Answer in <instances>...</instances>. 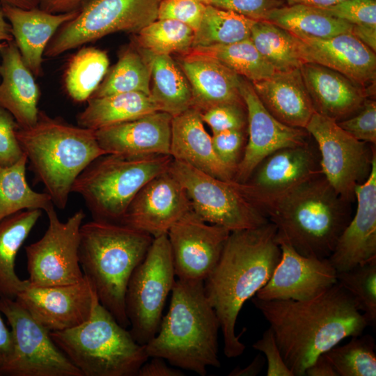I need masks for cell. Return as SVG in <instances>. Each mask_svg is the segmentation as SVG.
<instances>
[{"instance_id": "6da1fadb", "label": "cell", "mask_w": 376, "mask_h": 376, "mask_svg": "<svg viewBox=\"0 0 376 376\" xmlns=\"http://www.w3.org/2000/svg\"><path fill=\"white\" fill-rule=\"evenodd\" d=\"M254 306L269 324L282 357L294 376H304L318 357L369 325L350 295L338 283L304 301L262 300Z\"/></svg>"}, {"instance_id": "7a4b0ae2", "label": "cell", "mask_w": 376, "mask_h": 376, "mask_svg": "<svg viewBox=\"0 0 376 376\" xmlns=\"http://www.w3.org/2000/svg\"><path fill=\"white\" fill-rule=\"evenodd\" d=\"M271 221L258 227L232 231L221 257L204 281L206 297L218 317L228 358L240 356L246 346L235 334L244 304L270 279L281 257Z\"/></svg>"}, {"instance_id": "3957f363", "label": "cell", "mask_w": 376, "mask_h": 376, "mask_svg": "<svg viewBox=\"0 0 376 376\" xmlns=\"http://www.w3.org/2000/svg\"><path fill=\"white\" fill-rule=\"evenodd\" d=\"M253 202L276 226V242H285L306 257L329 258L352 219L351 203L322 173L281 194Z\"/></svg>"}, {"instance_id": "277c9868", "label": "cell", "mask_w": 376, "mask_h": 376, "mask_svg": "<svg viewBox=\"0 0 376 376\" xmlns=\"http://www.w3.org/2000/svg\"><path fill=\"white\" fill-rule=\"evenodd\" d=\"M204 281L177 279L167 314L156 335L145 345L149 357H160L178 368L205 376L221 366L220 324L204 290Z\"/></svg>"}, {"instance_id": "5b68a950", "label": "cell", "mask_w": 376, "mask_h": 376, "mask_svg": "<svg viewBox=\"0 0 376 376\" xmlns=\"http://www.w3.org/2000/svg\"><path fill=\"white\" fill-rule=\"evenodd\" d=\"M154 237L129 226L93 220L80 228L79 260L100 303L123 327L130 322L125 297L130 278Z\"/></svg>"}, {"instance_id": "8992f818", "label": "cell", "mask_w": 376, "mask_h": 376, "mask_svg": "<svg viewBox=\"0 0 376 376\" xmlns=\"http://www.w3.org/2000/svg\"><path fill=\"white\" fill-rule=\"evenodd\" d=\"M16 136L36 178L54 206L65 208L77 176L93 160L107 155L95 130L75 126L39 111L36 123L18 128Z\"/></svg>"}, {"instance_id": "52a82bcc", "label": "cell", "mask_w": 376, "mask_h": 376, "mask_svg": "<svg viewBox=\"0 0 376 376\" xmlns=\"http://www.w3.org/2000/svg\"><path fill=\"white\" fill-rule=\"evenodd\" d=\"M50 335L82 376H136L149 358L145 345L138 343L98 299L86 321Z\"/></svg>"}, {"instance_id": "ba28073f", "label": "cell", "mask_w": 376, "mask_h": 376, "mask_svg": "<svg viewBox=\"0 0 376 376\" xmlns=\"http://www.w3.org/2000/svg\"><path fill=\"white\" fill-rule=\"evenodd\" d=\"M172 161L170 155L136 157L104 155L82 171L71 191L83 198L94 220L121 224L139 191L151 179L168 171Z\"/></svg>"}, {"instance_id": "9c48e42d", "label": "cell", "mask_w": 376, "mask_h": 376, "mask_svg": "<svg viewBox=\"0 0 376 376\" xmlns=\"http://www.w3.org/2000/svg\"><path fill=\"white\" fill-rule=\"evenodd\" d=\"M175 277L167 234L154 237L130 278L125 297L129 331L138 343L147 344L157 333Z\"/></svg>"}, {"instance_id": "30bf717a", "label": "cell", "mask_w": 376, "mask_h": 376, "mask_svg": "<svg viewBox=\"0 0 376 376\" xmlns=\"http://www.w3.org/2000/svg\"><path fill=\"white\" fill-rule=\"evenodd\" d=\"M169 171L185 189L192 210L205 221L230 232L269 221L246 195L242 183L215 178L173 159Z\"/></svg>"}, {"instance_id": "8fae6325", "label": "cell", "mask_w": 376, "mask_h": 376, "mask_svg": "<svg viewBox=\"0 0 376 376\" xmlns=\"http://www.w3.org/2000/svg\"><path fill=\"white\" fill-rule=\"evenodd\" d=\"M160 1L88 0L58 29L44 56L56 57L116 32L136 33L157 19Z\"/></svg>"}, {"instance_id": "7c38bea8", "label": "cell", "mask_w": 376, "mask_h": 376, "mask_svg": "<svg viewBox=\"0 0 376 376\" xmlns=\"http://www.w3.org/2000/svg\"><path fill=\"white\" fill-rule=\"evenodd\" d=\"M13 338V352L0 375L82 376L52 340L50 331L15 299L1 298Z\"/></svg>"}, {"instance_id": "4fadbf2b", "label": "cell", "mask_w": 376, "mask_h": 376, "mask_svg": "<svg viewBox=\"0 0 376 376\" xmlns=\"http://www.w3.org/2000/svg\"><path fill=\"white\" fill-rule=\"evenodd\" d=\"M315 139L321 173L345 200H355V187L368 177L375 148L360 141L334 119L314 112L305 127Z\"/></svg>"}, {"instance_id": "5bb4252c", "label": "cell", "mask_w": 376, "mask_h": 376, "mask_svg": "<svg viewBox=\"0 0 376 376\" xmlns=\"http://www.w3.org/2000/svg\"><path fill=\"white\" fill-rule=\"evenodd\" d=\"M48 227L43 236L25 247L29 284L49 286L74 284L84 278L79 260L81 209L61 221L54 206L45 211Z\"/></svg>"}, {"instance_id": "9a60e30c", "label": "cell", "mask_w": 376, "mask_h": 376, "mask_svg": "<svg viewBox=\"0 0 376 376\" xmlns=\"http://www.w3.org/2000/svg\"><path fill=\"white\" fill-rule=\"evenodd\" d=\"M230 231L207 223L192 209L170 228L167 237L178 279L204 281L217 265Z\"/></svg>"}, {"instance_id": "2e32d148", "label": "cell", "mask_w": 376, "mask_h": 376, "mask_svg": "<svg viewBox=\"0 0 376 376\" xmlns=\"http://www.w3.org/2000/svg\"><path fill=\"white\" fill-rule=\"evenodd\" d=\"M240 90L247 113L248 141L233 180L246 182L258 164L268 155L284 147L308 143L305 129L286 125L265 107L251 82L240 76Z\"/></svg>"}, {"instance_id": "e0dca14e", "label": "cell", "mask_w": 376, "mask_h": 376, "mask_svg": "<svg viewBox=\"0 0 376 376\" xmlns=\"http://www.w3.org/2000/svg\"><path fill=\"white\" fill-rule=\"evenodd\" d=\"M97 299L95 290L85 276L74 284L34 286L29 283L15 298L50 332L72 329L86 321Z\"/></svg>"}, {"instance_id": "ac0fdd59", "label": "cell", "mask_w": 376, "mask_h": 376, "mask_svg": "<svg viewBox=\"0 0 376 376\" xmlns=\"http://www.w3.org/2000/svg\"><path fill=\"white\" fill-rule=\"evenodd\" d=\"M281 257L269 281L255 297L262 300L304 301L337 283V271L328 258L306 257L278 241Z\"/></svg>"}, {"instance_id": "d6986e66", "label": "cell", "mask_w": 376, "mask_h": 376, "mask_svg": "<svg viewBox=\"0 0 376 376\" xmlns=\"http://www.w3.org/2000/svg\"><path fill=\"white\" fill-rule=\"evenodd\" d=\"M190 210L185 189L168 170L139 191L121 224L156 237L167 234L173 224Z\"/></svg>"}, {"instance_id": "ffe728a7", "label": "cell", "mask_w": 376, "mask_h": 376, "mask_svg": "<svg viewBox=\"0 0 376 376\" xmlns=\"http://www.w3.org/2000/svg\"><path fill=\"white\" fill-rule=\"evenodd\" d=\"M321 173L320 154L309 143L279 148L265 157L242 183L253 201L281 194Z\"/></svg>"}, {"instance_id": "44dd1931", "label": "cell", "mask_w": 376, "mask_h": 376, "mask_svg": "<svg viewBox=\"0 0 376 376\" xmlns=\"http://www.w3.org/2000/svg\"><path fill=\"white\" fill-rule=\"evenodd\" d=\"M293 37L297 52L304 63H313L329 68L370 91V86L375 84V52L352 33H340L328 38L294 35Z\"/></svg>"}, {"instance_id": "7402d4cb", "label": "cell", "mask_w": 376, "mask_h": 376, "mask_svg": "<svg viewBox=\"0 0 376 376\" xmlns=\"http://www.w3.org/2000/svg\"><path fill=\"white\" fill-rule=\"evenodd\" d=\"M354 193L356 213L328 258L337 272L376 258V153L368 178L356 186Z\"/></svg>"}, {"instance_id": "603a6c76", "label": "cell", "mask_w": 376, "mask_h": 376, "mask_svg": "<svg viewBox=\"0 0 376 376\" xmlns=\"http://www.w3.org/2000/svg\"><path fill=\"white\" fill-rule=\"evenodd\" d=\"M173 116L162 111L95 130L107 154L126 157L170 155Z\"/></svg>"}, {"instance_id": "cb8c5ba5", "label": "cell", "mask_w": 376, "mask_h": 376, "mask_svg": "<svg viewBox=\"0 0 376 376\" xmlns=\"http://www.w3.org/2000/svg\"><path fill=\"white\" fill-rule=\"evenodd\" d=\"M316 112L336 122L356 113L373 92L340 72L313 63L299 68Z\"/></svg>"}, {"instance_id": "d4e9b609", "label": "cell", "mask_w": 376, "mask_h": 376, "mask_svg": "<svg viewBox=\"0 0 376 376\" xmlns=\"http://www.w3.org/2000/svg\"><path fill=\"white\" fill-rule=\"evenodd\" d=\"M192 93V107L200 112L225 103L244 104L240 76L218 60L187 52L177 60Z\"/></svg>"}, {"instance_id": "484cf974", "label": "cell", "mask_w": 376, "mask_h": 376, "mask_svg": "<svg viewBox=\"0 0 376 376\" xmlns=\"http://www.w3.org/2000/svg\"><path fill=\"white\" fill-rule=\"evenodd\" d=\"M3 14L11 26V33L21 56L33 75L40 76L45 49L65 22L73 19L79 9L53 14L39 7L24 9L1 3Z\"/></svg>"}, {"instance_id": "4316f807", "label": "cell", "mask_w": 376, "mask_h": 376, "mask_svg": "<svg viewBox=\"0 0 376 376\" xmlns=\"http://www.w3.org/2000/svg\"><path fill=\"white\" fill-rule=\"evenodd\" d=\"M170 155L215 178L233 180V173L214 150L212 136L205 129L201 112L194 107L172 118Z\"/></svg>"}, {"instance_id": "83f0119b", "label": "cell", "mask_w": 376, "mask_h": 376, "mask_svg": "<svg viewBox=\"0 0 376 376\" xmlns=\"http://www.w3.org/2000/svg\"><path fill=\"white\" fill-rule=\"evenodd\" d=\"M1 54L0 107L13 116L19 128H30L40 111L38 86L14 40L6 42Z\"/></svg>"}, {"instance_id": "f1b7e54d", "label": "cell", "mask_w": 376, "mask_h": 376, "mask_svg": "<svg viewBox=\"0 0 376 376\" xmlns=\"http://www.w3.org/2000/svg\"><path fill=\"white\" fill-rule=\"evenodd\" d=\"M251 84L275 118L290 127L305 129L315 111L299 68L276 71L269 77Z\"/></svg>"}, {"instance_id": "f546056e", "label": "cell", "mask_w": 376, "mask_h": 376, "mask_svg": "<svg viewBox=\"0 0 376 376\" xmlns=\"http://www.w3.org/2000/svg\"><path fill=\"white\" fill-rule=\"evenodd\" d=\"M136 48L148 67L150 95L159 111L173 117L192 107L190 85L177 61L171 55Z\"/></svg>"}, {"instance_id": "4dcf8cb0", "label": "cell", "mask_w": 376, "mask_h": 376, "mask_svg": "<svg viewBox=\"0 0 376 376\" xmlns=\"http://www.w3.org/2000/svg\"><path fill=\"white\" fill-rule=\"evenodd\" d=\"M41 214V210H26L0 220V299H15L29 283L17 276L15 258Z\"/></svg>"}, {"instance_id": "1f68e13d", "label": "cell", "mask_w": 376, "mask_h": 376, "mask_svg": "<svg viewBox=\"0 0 376 376\" xmlns=\"http://www.w3.org/2000/svg\"><path fill=\"white\" fill-rule=\"evenodd\" d=\"M77 115L78 125L97 130L159 111L150 95L139 92L91 97Z\"/></svg>"}, {"instance_id": "d6a6232c", "label": "cell", "mask_w": 376, "mask_h": 376, "mask_svg": "<svg viewBox=\"0 0 376 376\" xmlns=\"http://www.w3.org/2000/svg\"><path fill=\"white\" fill-rule=\"evenodd\" d=\"M269 21L298 37L328 38L352 33V24L333 17L321 8L303 4H288L271 10Z\"/></svg>"}, {"instance_id": "836d02e7", "label": "cell", "mask_w": 376, "mask_h": 376, "mask_svg": "<svg viewBox=\"0 0 376 376\" xmlns=\"http://www.w3.org/2000/svg\"><path fill=\"white\" fill-rule=\"evenodd\" d=\"M26 156L9 166L0 164V220L26 210L47 211L54 206L49 195L33 190L26 178Z\"/></svg>"}, {"instance_id": "e575fe53", "label": "cell", "mask_w": 376, "mask_h": 376, "mask_svg": "<svg viewBox=\"0 0 376 376\" xmlns=\"http://www.w3.org/2000/svg\"><path fill=\"white\" fill-rule=\"evenodd\" d=\"M107 53L95 47L80 49L69 61L64 75L65 88L74 101H87L108 72Z\"/></svg>"}, {"instance_id": "d590c367", "label": "cell", "mask_w": 376, "mask_h": 376, "mask_svg": "<svg viewBox=\"0 0 376 376\" xmlns=\"http://www.w3.org/2000/svg\"><path fill=\"white\" fill-rule=\"evenodd\" d=\"M188 52L214 58L251 82L268 78L276 71L250 38L228 45L194 47Z\"/></svg>"}, {"instance_id": "8d00e7d4", "label": "cell", "mask_w": 376, "mask_h": 376, "mask_svg": "<svg viewBox=\"0 0 376 376\" xmlns=\"http://www.w3.org/2000/svg\"><path fill=\"white\" fill-rule=\"evenodd\" d=\"M255 22L233 11L206 5L191 48L228 45L249 38Z\"/></svg>"}, {"instance_id": "74e56055", "label": "cell", "mask_w": 376, "mask_h": 376, "mask_svg": "<svg viewBox=\"0 0 376 376\" xmlns=\"http://www.w3.org/2000/svg\"><path fill=\"white\" fill-rule=\"evenodd\" d=\"M130 92L150 95L149 69L134 45L120 53L117 63L107 72L91 97Z\"/></svg>"}, {"instance_id": "f35d334b", "label": "cell", "mask_w": 376, "mask_h": 376, "mask_svg": "<svg viewBox=\"0 0 376 376\" xmlns=\"http://www.w3.org/2000/svg\"><path fill=\"white\" fill-rule=\"evenodd\" d=\"M250 39L276 71L299 68L304 63L297 52L293 35L269 21H256Z\"/></svg>"}, {"instance_id": "ab89813d", "label": "cell", "mask_w": 376, "mask_h": 376, "mask_svg": "<svg viewBox=\"0 0 376 376\" xmlns=\"http://www.w3.org/2000/svg\"><path fill=\"white\" fill-rule=\"evenodd\" d=\"M135 34L138 48L156 54L182 55L191 49L195 31L175 20L157 19Z\"/></svg>"}, {"instance_id": "60d3db41", "label": "cell", "mask_w": 376, "mask_h": 376, "mask_svg": "<svg viewBox=\"0 0 376 376\" xmlns=\"http://www.w3.org/2000/svg\"><path fill=\"white\" fill-rule=\"evenodd\" d=\"M362 335V334H361ZM357 336L345 345L324 352L338 376H375L376 354L374 338Z\"/></svg>"}, {"instance_id": "b9f144b4", "label": "cell", "mask_w": 376, "mask_h": 376, "mask_svg": "<svg viewBox=\"0 0 376 376\" xmlns=\"http://www.w3.org/2000/svg\"><path fill=\"white\" fill-rule=\"evenodd\" d=\"M337 283L353 298L369 325L376 322V258L337 272Z\"/></svg>"}, {"instance_id": "7bdbcfd3", "label": "cell", "mask_w": 376, "mask_h": 376, "mask_svg": "<svg viewBox=\"0 0 376 376\" xmlns=\"http://www.w3.org/2000/svg\"><path fill=\"white\" fill-rule=\"evenodd\" d=\"M201 116L212 133L228 130H247V113L244 104L216 105L201 112Z\"/></svg>"}, {"instance_id": "ee69618b", "label": "cell", "mask_w": 376, "mask_h": 376, "mask_svg": "<svg viewBox=\"0 0 376 376\" xmlns=\"http://www.w3.org/2000/svg\"><path fill=\"white\" fill-rule=\"evenodd\" d=\"M246 130H228L212 133L214 150L221 162L235 175L246 145ZM234 179V178H233Z\"/></svg>"}, {"instance_id": "f6af8a7d", "label": "cell", "mask_w": 376, "mask_h": 376, "mask_svg": "<svg viewBox=\"0 0 376 376\" xmlns=\"http://www.w3.org/2000/svg\"><path fill=\"white\" fill-rule=\"evenodd\" d=\"M206 4L199 0H161L157 19H173L196 31L202 20Z\"/></svg>"}, {"instance_id": "bcb514c9", "label": "cell", "mask_w": 376, "mask_h": 376, "mask_svg": "<svg viewBox=\"0 0 376 376\" xmlns=\"http://www.w3.org/2000/svg\"><path fill=\"white\" fill-rule=\"evenodd\" d=\"M354 139L375 146L376 102L367 99L361 108L352 116L337 122Z\"/></svg>"}, {"instance_id": "7dc6e473", "label": "cell", "mask_w": 376, "mask_h": 376, "mask_svg": "<svg viewBox=\"0 0 376 376\" xmlns=\"http://www.w3.org/2000/svg\"><path fill=\"white\" fill-rule=\"evenodd\" d=\"M321 9L352 25L376 26V0H345Z\"/></svg>"}, {"instance_id": "c3c4849f", "label": "cell", "mask_w": 376, "mask_h": 376, "mask_svg": "<svg viewBox=\"0 0 376 376\" xmlns=\"http://www.w3.org/2000/svg\"><path fill=\"white\" fill-rule=\"evenodd\" d=\"M19 125L13 116L0 107V164L9 166L24 154L16 136Z\"/></svg>"}, {"instance_id": "681fc988", "label": "cell", "mask_w": 376, "mask_h": 376, "mask_svg": "<svg viewBox=\"0 0 376 376\" xmlns=\"http://www.w3.org/2000/svg\"><path fill=\"white\" fill-rule=\"evenodd\" d=\"M283 0H210L213 6L233 11L253 21L265 20L268 13L284 4Z\"/></svg>"}, {"instance_id": "f907efd6", "label": "cell", "mask_w": 376, "mask_h": 376, "mask_svg": "<svg viewBox=\"0 0 376 376\" xmlns=\"http://www.w3.org/2000/svg\"><path fill=\"white\" fill-rule=\"evenodd\" d=\"M253 347L263 352L267 359V376H294L285 364L276 344L273 331L269 327Z\"/></svg>"}, {"instance_id": "816d5d0a", "label": "cell", "mask_w": 376, "mask_h": 376, "mask_svg": "<svg viewBox=\"0 0 376 376\" xmlns=\"http://www.w3.org/2000/svg\"><path fill=\"white\" fill-rule=\"evenodd\" d=\"M140 368L138 376H182L183 373L178 368L169 366L165 360L160 357H152Z\"/></svg>"}, {"instance_id": "f5cc1de1", "label": "cell", "mask_w": 376, "mask_h": 376, "mask_svg": "<svg viewBox=\"0 0 376 376\" xmlns=\"http://www.w3.org/2000/svg\"><path fill=\"white\" fill-rule=\"evenodd\" d=\"M88 0H38V7L50 13L61 14L79 9Z\"/></svg>"}, {"instance_id": "db71d44e", "label": "cell", "mask_w": 376, "mask_h": 376, "mask_svg": "<svg viewBox=\"0 0 376 376\" xmlns=\"http://www.w3.org/2000/svg\"><path fill=\"white\" fill-rule=\"evenodd\" d=\"M0 311V373L13 352V338L10 330L6 326Z\"/></svg>"}, {"instance_id": "11a10c76", "label": "cell", "mask_w": 376, "mask_h": 376, "mask_svg": "<svg viewBox=\"0 0 376 376\" xmlns=\"http://www.w3.org/2000/svg\"><path fill=\"white\" fill-rule=\"evenodd\" d=\"M307 376H338L334 366L324 355L320 354L313 363L306 370Z\"/></svg>"}, {"instance_id": "9f6ffc18", "label": "cell", "mask_w": 376, "mask_h": 376, "mask_svg": "<svg viewBox=\"0 0 376 376\" xmlns=\"http://www.w3.org/2000/svg\"><path fill=\"white\" fill-rule=\"evenodd\" d=\"M352 33L373 52H376V26L352 25Z\"/></svg>"}, {"instance_id": "6f0895ef", "label": "cell", "mask_w": 376, "mask_h": 376, "mask_svg": "<svg viewBox=\"0 0 376 376\" xmlns=\"http://www.w3.org/2000/svg\"><path fill=\"white\" fill-rule=\"evenodd\" d=\"M265 363L264 357L257 355L249 365L244 368H236L232 370L230 376H255L263 369Z\"/></svg>"}, {"instance_id": "680465c9", "label": "cell", "mask_w": 376, "mask_h": 376, "mask_svg": "<svg viewBox=\"0 0 376 376\" xmlns=\"http://www.w3.org/2000/svg\"><path fill=\"white\" fill-rule=\"evenodd\" d=\"M288 4H303L319 8H324L345 0H283Z\"/></svg>"}, {"instance_id": "91938a15", "label": "cell", "mask_w": 376, "mask_h": 376, "mask_svg": "<svg viewBox=\"0 0 376 376\" xmlns=\"http://www.w3.org/2000/svg\"><path fill=\"white\" fill-rule=\"evenodd\" d=\"M13 40L11 26L3 14L0 2V42H8Z\"/></svg>"}, {"instance_id": "94428289", "label": "cell", "mask_w": 376, "mask_h": 376, "mask_svg": "<svg viewBox=\"0 0 376 376\" xmlns=\"http://www.w3.org/2000/svg\"><path fill=\"white\" fill-rule=\"evenodd\" d=\"M1 3L24 9H31L38 7V0H0Z\"/></svg>"}, {"instance_id": "6125c7cd", "label": "cell", "mask_w": 376, "mask_h": 376, "mask_svg": "<svg viewBox=\"0 0 376 376\" xmlns=\"http://www.w3.org/2000/svg\"><path fill=\"white\" fill-rule=\"evenodd\" d=\"M5 44H6V42H0V55L1 54L2 49L4 47Z\"/></svg>"}, {"instance_id": "be15d7a7", "label": "cell", "mask_w": 376, "mask_h": 376, "mask_svg": "<svg viewBox=\"0 0 376 376\" xmlns=\"http://www.w3.org/2000/svg\"><path fill=\"white\" fill-rule=\"evenodd\" d=\"M199 1L204 3L206 5L209 4V0H199Z\"/></svg>"}, {"instance_id": "e7e4bbea", "label": "cell", "mask_w": 376, "mask_h": 376, "mask_svg": "<svg viewBox=\"0 0 376 376\" xmlns=\"http://www.w3.org/2000/svg\"><path fill=\"white\" fill-rule=\"evenodd\" d=\"M210 1V0H209Z\"/></svg>"}]
</instances>
